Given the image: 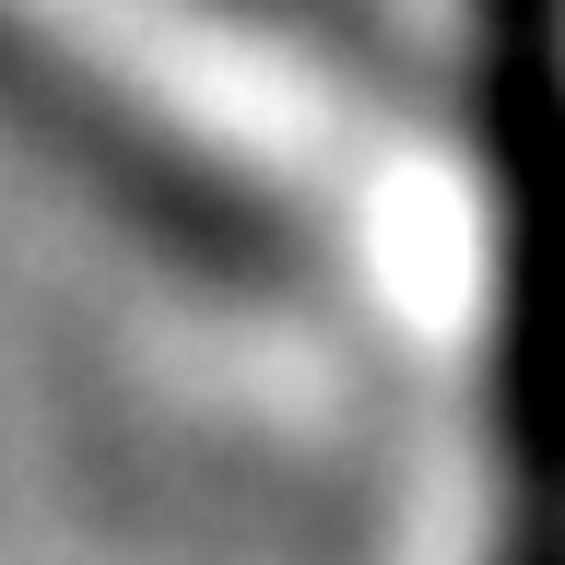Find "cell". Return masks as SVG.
Instances as JSON below:
<instances>
[{
    "mask_svg": "<svg viewBox=\"0 0 565 565\" xmlns=\"http://www.w3.org/2000/svg\"><path fill=\"white\" fill-rule=\"evenodd\" d=\"M483 153V459L494 565H565V0H471Z\"/></svg>",
    "mask_w": 565,
    "mask_h": 565,
    "instance_id": "cell-1",
    "label": "cell"
}]
</instances>
